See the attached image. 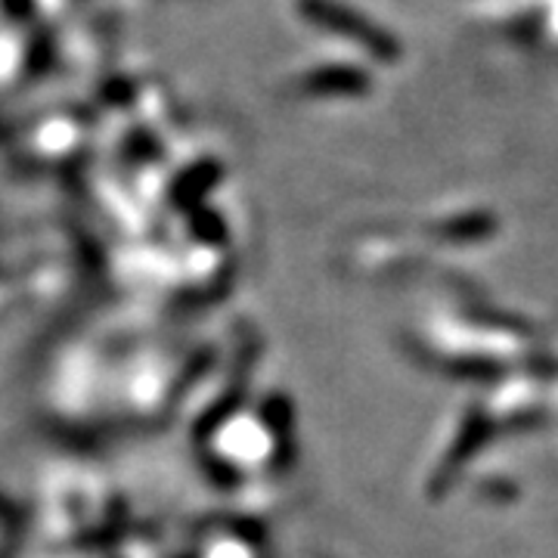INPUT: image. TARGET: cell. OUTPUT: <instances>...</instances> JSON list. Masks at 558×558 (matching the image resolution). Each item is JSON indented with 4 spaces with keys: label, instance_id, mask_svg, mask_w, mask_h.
<instances>
[{
    "label": "cell",
    "instance_id": "1",
    "mask_svg": "<svg viewBox=\"0 0 558 558\" xmlns=\"http://www.w3.org/2000/svg\"><path fill=\"white\" fill-rule=\"evenodd\" d=\"M301 13L319 28L336 32L344 40H354L357 47L379 60L391 62L400 57V40L395 35H388L381 25L360 16L357 10L344 7L339 0H301Z\"/></svg>",
    "mask_w": 558,
    "mask_h": 558
},
{
    "label": "cell",
    "instance_id": "2",
    "mask_svg": "<svg viewBox=\"0 0 558 558\" xmlns=\"http://www.w3.org/2000/svg\"><path fill=\"white\" fill-rule=\"evenodd\" d=\"M304 90L319 97H360L369 90V78L351 65H323L304 78Z\"/></svg>",
    "mask_w": 558,
    "mask_h": 558
}]
</instances>
